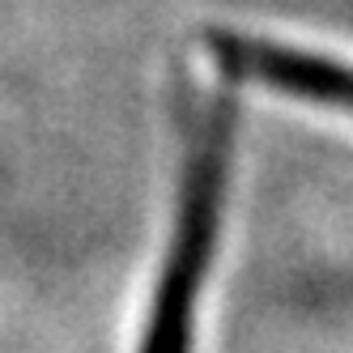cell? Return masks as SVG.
<instances>
[{
    "label": "cell",
    "instance_id": "6da1fadb",
    "mask_svg": "<svg viewBox=\"0 0 353 353\" xmlns=\"http://www.w3.org/2000/svg\"><path fill=\"white\" fill-rule=\"evenodd\" d=\"M213 52L221 68L234 72V77H251L260 85L285 90L294 98H311V103H323V107L353 111V68L349 64L302 52V47H281V43L243 39V34H217Z\"/></svg>",
    "mask_w": 353,
    "mask_h": 353
},
{
    "label": "cell",
    "instance_id": "7a4b0ae2",
    "mask_svg": "<svg viewBox=\"0 0 353 353\" xmlns=\"http://www.w3.org/2000/svg\"><path fill=\"white\" fill-rule=\"evenodd\" d=\"M213 260V230L205 221H174L170 247L158 272L154 307H149V327L141 353H192V327H196V298L200 281Z\"/></svg>",
    "mask_w": 353,
    "mask_h": 353
}]
</instances>
